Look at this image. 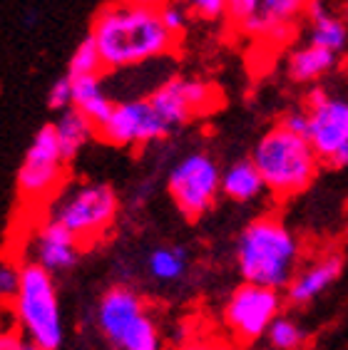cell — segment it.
Instances as JSON below:
<instances>
[{
  "label": "cell",
  "mask_w": 348,
  "mask_h": 350,
  "mask_svg": "<svg viewBox=\"0 0 348 350\" xmlns=\"http://www.w3.org/2000/svg\"><path fill=\"white\" fill-rule=\"evenodd\" d=\"M105 70H129L149 60L167 57L177 50L179 38L162 23L160 10L125 5L120 0L97 10L90 25Z\"/></svg>",
  "instance_id": "cell-1"
},
{
  "label": "cell",
  "mask_w": 348,
  "mask_h": 350,
  "mask_svg": "<svg viewBox=\"0 0 348 350\" xmlns=\"http://www.w3.org/2000/svg\"><path fill=\"white\" fill-rule=\"evenodd\" d=\"M299 241L294 231L276 216L249 221L236 239V269L244 283L282 291L294 281Z\"/></svg>",
  "instance_id": "cell-2"
},
{
  "label": "cell",
  "mask_w": 348,
  "mask_h": 350,
  "mask_svg": "<svg viewBox=\"0 0 348 350\" xmlns=\"http://www.w3.org/2000/svg\"><path fill=\"white\" fill-rule=\"evenodd\" d=\"M251 162L261 172L269 191L279 199H288L311 187L321 167V157L306 137L291 135L274 124L254 144Z\"/></svg>",
  "instance_id": "cell-3"
},
{
  "label": "cell",
  "mask_w": 348,
  "mask_h": 350,
  "mask_svg": "<svg viewBox=\"0 0 348 350\" xmlns=\"http://www.w3.org/2000/svg\"><path fill=\"white\" fill-rule=\"evenodd\" d=\"M13 316L27 343L40 350L60 348L65 340V325L53 273L30 261L23 263V283L13 298Z\"/></svg>",
  "instance_id": "cell-4"
},
{
  "label": "cell",
  "mask_w": 348,
  "mask_h": 350,
  "mask_svg": "<svg viewBox=\"0 0 348 350\" xmlns=\"http://www.w3.org/2000/svg\"><path fill=\"white\" fill-rule=\"evenodd\" d=\"M97 328L114 350H164L162 333L137 291L114 286L97 304Z\"/></svg>",
  "instance_id": "cell-5"
},
{
  "label": "cell",
  "mask_w": 348,
  "mask_h": 350,
  "mask_svg": "<svg viewBox=\"0 0 348 350\" xmlns=\"http://www.w3.org/2000/svg\"><path fill=\"white\" fill-rule=\"evenodd\" d=\"M120 199L110 184L82 182L65 189L50 204V219L62 224L82 243H92L112 229Z\"/></svg>",
  "instance_id": "cell-6"
},
{
  "label": "cell",
  "mask_w": 348,
  "mask_h": 350,
  "mask_svg": "<svg viewBox=\"0 0 348 350\" xmlns=\"http://www.w3.org/2000/svg\"><path fill=\"white\" fill-rule=\"evenodd\" d=\"M311 0H229L227 23L239 38L264 47H284L306 18Z\"/></svg>",
  "instance_id": "cell-7"
},
{
  "label": "cell",
  "mask_w": 348,
  "mask_h": 350,
  "mask_svg": "<svg viewBox=\"0 0 348 350\" xmlns=\"http://www.w3.org/2000/svg\"><path fill=\"white\" fill-rule=\"evenodd\" d=\"M65 157L58 144L55 124H42L27 144L15 174L18 196L25 204H47L65 182Z\"/></svg>",
  "instance_id": "cell-8"
},
{
  "label": "cell",
  "mask_w": 348,
  "mask_h": 350,
  "mask_svg": "<svg viewBox=\"0 0 348 350\" xmlns=\"http://www.w3.org/2000/svg\"><path fill=\"white\" fill-rule=\"evenodd\" d=\"M167 191L187 219H199L221 194V169L207 152H189L167 176Z\"/></svg>",
  "instance_id": "cell-9"
},
{
  "label": "cell",
  "mask_w": 348,
  "mask_h": 350,
  "mask_svg": "<svg viewBox=\"0 0 348 350\" xmlns=\"http://www.w3.org/2000/svg\"><path fill=\"white\" fill-rule=\"evenodd\" d=\"M279 316H282V293L254 283L239 286L224 306V325L236 340L244 343L266 336Z\"/></svg>",
  "instance_id": "cell-10"
},
{
  "label": "cell",
  "mask_w": 348,
  "mask_h": 350,
  "mask_svg": "<svg viewBox=\"0 0 348 350\" xmlns=\"http://www.w3.org/2000/svg\"><path fill=\"white\" fill-rule=\"evenodd\" d=\"M147 97L172 132L179 129L182 124H187L192 117L204 115V112L219 105V94L209 82L195 80V77H182V75L167 77Z\"/></svg>",
  "instance_id": "cell-11"
},
{
  "label": "cell",
  "mask_w": 348,
  "mask_h": 350,
  "mask_svg": "<svg viewBox=\"0 0 348 350\" xmlns=\"http://www.w3.org/2000/svg\"><path fill=\"white\" fill-rule=\"evenodd\" d=\"M169 135L172 129L152 107L149 97L117 102L108 124L97 129V137L114 147H142V144H152Z\"/></svg>",
  "instance_id": "cell-12"
},
{
  "label": "cell",
  "mask_w": 348,
  "mask_h": 350,
  "mask_svg": "<svg viewBox=\"0 0 348 350\" xmlns=\"http://www.w3.org/2000/svg\"><path fill=\"white\" fill-rule=\"evenodd\" d=\"M303 107L308 112V142L321 162H328L348 142V100L314 88L308 90Z\"/></svg>",
  "instance_id": "cell-13"
},
{
  "label": "cell",
  "mask_w": 348,
  "mask_h": 350,
  "mask_svg": "<svg viewBox=\"0 0 348 350\" xmlns=\"http://www.w3.org/2000/svg\"><path fill=\"white\" fill-rule=\"evenodd\" d=\"M27 254L30 263L45 269L47 273H67L80 261V241L55 219H42L27 239Z\"/></svg>",
  "instance_id": "cell-14"
},
{
  "label": "cell",
  "mask_w": 348,
  "mask_h": 350,
  "mask_svg": "<svg viewBox=\"0 0 348 350\" xmlns=\"http://www.w3.org/2000/svg\"><path fill=\"white\" fill-rule=\"evenodd\" d=\"M341 271H343V258L336 256V254L308 263L306 269L299 271L294 276V281L288 283V288H286L288 304L306 306V304H311V301H316V298L321 296V293H326V291L338 281Z\"/></svg>",
  "instance_id": "cell-15"
},
{
  "label": "cell",
  "mask_w": 348,
  "mask_h": 350,
  "mask_svg": "<svg viewBox=\"0 0 348 350\" xmlns=\"http://www.w3.org/2000/svg\"><path fill=\"white\" fill-rule=\"evenodd\" d=\"M308 42L341 55L348 50V21L328 0H311L306 8Z\"/></svg>",
  "instance_id": "cell-16"
},
{
  "label": "cell",
  "mask_w": 348,
  "mask_h": 350,
  "mask_svg": "<svg viewBox=\"0 0 348 350\" xmlns=\"http://www.w3.org/2000/svg\"><path fill=\"white\" fill-rule=\"evenodd\" d=\"M114 105L110 92L105 90L102 75H90V77H75L73 80V107L92 122L95 129H102L112 117Z\"/></svg>",
  "instance_id": "cell-17"
},
{
  "label": "cell",
  "mask_w": 348,
  "mask_h": 350,
  "mask_svg": "<svg viewBox=\"0 0 348 350\" xmlns=\"http://www.w3.org/2000/svg\"><path fill=\"white\" fill-rule=\"evenodd\" d=\"M336 62H338L336 53H331L326 47L303 42V45H299L296 50L288 53L286 72L296 85H308V82L321 80L323 75L331 72L336 68Z\"/></svg>",
  "instance_id": "cell-18"
},
{
  "label": "cell",
  "mask_w": 348,
  "mask_h": 350,
  "mask_svg": "<svg viewBox=\"0 0 348 350\" xmlns=\"http://www.w3.org/2000/svg\"><path fill=\"white\" fill-rule=\"evenodd\" d=\"M266 189L264 176L256 169V164L251 162V157L247 159H236L221 172V194L232 199V202L247 204L259 199L261 191Z\"/></svg>",
  "instance_id": "cell-19"
},
{
  "label": "cell",
  "mask_w": 348,
  "mask_h": 350,
  "mask_svg": "<svg viewBox=\"0 0 348 350\" xmlns=\"http://www.w3.org/2000/svg\"><path fill=\"white\" fill-rule=\"evenodd\" d=\"M53 124H55V135H58V144H60V152H62V157H65V162H73L75 157L80 154V149L92 139V135H97V129L92 127V122L87 120L85 115H80L75 107L65 109L60 115V120L53 122Z\"/></svg>",
  "instance_id": "cell-20"
},
{
  "label": "cell",
  "mask_w": 348,
  "mask_h": 350,
  "mask_svg": "<svg viewBox=\"0 0 348 350\" xmlns=\"http://www.w3.org/2000/svg\"><path fill=\"white\" fill-rule=\"evenodd\" d=\"M147 273L160 283H174L187 273V251L182 246H157L147 254Z\"/></svg>",
  "instance_id": "cell-21"
},
{
  "label": "cell",
  "mask_w": 348,
  "mask_h": 350,
  "mask_svg": "<svg viewBox=\"0 0 348 350\" xmlns=\"http://www.w3.org/2000/svg\"><path fill=\"white\" fill-rule=\"evenodd\" d=\"M102 72H105V65H102V55L97 50V42L87 35V38L80 40V45L75 47L70 65H67V75L75 80V77H90V75Z\"/></svg>",
  "instance_id": "cell-22"
},
{
  "label": "cell",
  "mask_w": 348,
  "mask_h": 350,
  "mask_svg": "<svg viewBox=\"0 0 348 350\" xmlns=\"http://www.w3.org/2000/svg\"><path fill=\"white\" fill-rule=\"evenodd\" d=\"M266 340L274 350H299L303 340H306V333L294 318L279 316L269 328Z\"/></svg>",
  "instance_id": "cell-23"
},
{
  "label": "cell",
  "mask_w": 348,
  "mask_h": 350,
  "mask_svg": "<svg viewBox=\"0 0 348 350\" xmlns=\"http://www.w3.org/2000/svg\"><path fill=\"white\" fill-rule=\"evenodd\" d=\"M189 13H192V10H189L182 0H167V3L160 8L162 23H164L169 33H174L177 38H182V35H184V30H187Z\"/></svg>",
  "instance_id": "cell-24"
},
{
  "label": "cell",
  "mask_w": 348,
  "mask_h": 350,
  "mask_svg": "<svg viewBox=\"0 0 348 350\" xmlns=\"http://www.w3.org/2000/svg\"><path fill=\"white\" fill-rule=\"evenodd\" d=\"M47 107L55 112H65L73 107V77L70 75L55 80L53 88L47 90Z\"/></svg>",
  "instance_id": "cell-25"
},
{
  "label": "cell",
  "mask_w": 348,
  "mask_h": 350,
  "mask_svg": "<svg viewBox=\"0 0 348 350\" xmlns=\"http://www.w3.org/2000/svg\"><path fill=\"white\" fill-rule=\"evenodd\" d=\"M21 283H23V266H18L13 261L0 263V296L13 301L15 293L21 291Z\"/></svg>",
  "instance_id": "cell-26"
},
{
  "label": "cell",
  "mask_w": 348,
  "mask_h": 350,
  "mask_svg": "<svg viewBox=\"0 0 348 350\" xmlns=\"http://www.w3.org/2000/svg\"><path fill=\"white\" fill-rule=\"evenodd\" d=\"M184 5L197 13L199 18H207V21H219L227 15L229 0H182Z\"/></svg>",
  "instance_id": "cell-27"
},
{
  "label": "cell",
  "mask_w": 348,
  "mask_h": 350,
  "mask_svg": "<svg viewBox=\"0 0 348 350\" xmlns=\"http://www.w3.org/2000/svg\"><path fill=\"white\" fill-rule=\"evenodd\" d=\"M279 127H284L286 132L291 135H299V137H306L308 139V112L306 107H294V109H286L279 122H276Z\"/></svg>",
  "instance_id": "cell-28"
},
{
  "label": "cell",
  "mask_w": 348,
  "mask_h": 350,
  "mask_svg": "<svg viewBox=\"0 0 348 350\" xmlns=\"http://www.w3.org/2000/svg\"><path fill=\"white\" fill-rule=\"evenodd\" d=\"M179 350H232V345H227L219 338H197V340H189Z\"/></svg>",
  "instance_id": "cell-29"
},
{
  "label": "cell",
  "mask_w": 348,
  "mask_h": 350,
  "mask_svg": "<svg viewBox=\"0 0 348 350\" xmlns=\"http://www.w3.org/2000/svg\"><path fill=\"white\" fill-rule=\"evenodd\" d=\"M25 345V338L21 333H13V330H8L0 336V350H23Z\"/></svg>",
  "instance_id": "cell-30"
},
{
  "label": "cell",
  "mask_w": 348,
  "mask_h": 350,
  "mask_svg": "<svg viewBox=\"0 0 348 350\" xmlns=\"http://www.w3.org/2000/svg\"><path fill=\"white\" fill-rule=\"evenodd\" d=\"M328 167H334V169H343V167H348V142L346 144H343L341 149H338V152H336L334 157H331V159H328Z\"/></svg>",
  "instance_id": "cell-31"
},
{
  "label": "cell",
  "mask_w": 348,
  "mask_h": 350,
  "mask_svg": "<svg viewBox=\"0 0 348 350\" xmlns=\"http://www.w3.org/2000/svg\"><path fill=\"white\" fill-rule=\"evenodd\" d=\"M125 5H132V8H145V10H160L167 0H120Z\"/></svg>",
  "instance_id": "cell-32"
},
{
  "label": "cell",
  "mask_w": 348,
  "mask_h": 350,
  "mask_svg": "<svg viewBox=\"0 0 348 350\" xmlns=\"http://www.w3.org/2000/svg\"><path fill=\"white\" fill-rule=\"evenodd\" d=\"M35 18L38 13H25V25H35Z\"/></svg>",
  "instance_id": "cell-33"
},
{
  "label": "cell",
  "mask_w": 348,
  "mask_h": 350,
  "mask_svg": "<svg viewBox=\"0 0 348 350\" xmlns=\"http://www.w3.org/2000/svg\"><path fill=\"white\" fill-rule=\"evenodd\" d=\"M23 350H40V348H35L33 343H27V340H25V345H23Z\"/></svg>",
  "instance_id": "cell-34"
}]
</instances>
